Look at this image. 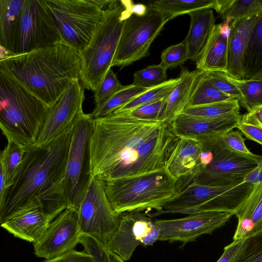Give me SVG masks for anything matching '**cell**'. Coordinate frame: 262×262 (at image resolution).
<instances>
[{
	"label": "cell",
	"mask_w": 262,
	"mask_h": 262,
	"mask_svg": "<svg viewBox=\"0 0 262 262\" xmlns=\"http://www.w3.org/2000/svg\"><path fill=\"white\" fill-rule=\"evenodd\" d=\"M219 136L224 145L230 151L255 159H259V156L254 154L247 148L245 144V138L243 137L239 130L231 129Z\"/></svg>",
	"instance_id": "41"
},
{
	"label": "cell",
	"mask_w": 262,
	"mask_h": 262,
	"mask_svg": "<svg viewBox=\"0 0 262 262\" xmlns=\"http://www.w3.org/2000/svg\"><path fill=\"white\" fill-rule=\"evenodd\" d=\"M168 21L169 19L150 6L145 15L132 14L126 18L112 67L116 66L121 69L148 56L151 43Z\"/></svg>",
	"instance_id": "11"
},
{
	"label": "cell",
	"mask_w": 262,
	"mask_h": 262,
	"mask_svg": "<svg viewBox=\"0 0 262 262\" xmlns=\"http://www.w3.org/2000/svg\"><path fill=\"white\" fill-rule=\"evenodd\" d=\"M241 118L239 112L214 118H202L182 113L174 118L172 125L179 137L199 140L222 134L235 128Z\"/></svg>",
	"instance_id": "18"
},
{
	"label": "cell",
	"mask_w": 262,
	"mask_h": 262,
	"mask_svg": "<svg viewBox=\"0 0 262 262\" xmlns=\"http://www.w3.org/2000/svg\"><path fill=\"white\" fill-rule=\"evenodd\" d=\"M180 138L165 120L140 119L127 112L94 119L92 176L106 181L166 168Z\"/></svg>",
	"instance_id": "1"
},
{
	"label": "cell",
	"mask_w": 262,
	"mask_h": 262,
	"mask_svg": "<svg viewBox=\"0 0 262 262\" xmlns=\"http://www.w3.org/2000/svg\"><path fill=\"white\" fill-rule=\"evenodd\" d=\"M235 128H237L247 139L262 145V128L245 123L241 120Z\"/></svg>",
	"instance_id": "45"
},
{
	"label": "cell",
	"mask_w": 262,
	"mask_h": 262,
	"mask_svg": "<svg viewBox=\"0 0 262 262\" xmlns=\"http://www.w3.org/2000/svg\"><path fill=\"white\" fill-rule=\"evenodd\" d=\"M201 71H190L181 66L179 76V81L166 99V108L164 119L172 122L174 118L183 113L187 106L191 95Z\"/></svg>",
	"instance_id": "26"
},
{
	"label": "cell",
	"mask_w": 262,
	"mask_h": 262,
	"mask_svg": "<svg viewBox=\"0 0 262 262\" xmlns=\"http://www.w3.org/2000/svg\"><path fill=\"white\" fill-rule=\"evenodd\" d=\"M130 15L125 1L115 0L104 10L102 19L80 54L84 89L95 92L111 69L124 21Z\"/></svg>",
	"instance_id": "6"
},
{
	"label": "cell",
	"mask_w": 262,
	"mask_h": 262,
	"mask_svg": "<svg viewBox=\"0 0 262 262\" xmlns=\"http://www.w3.org/2000/svg\"><path fill=\"white\" fill-rule=\"evenodd\" d=\"M105 181L93 177L78 210L81 232L104 245L119 227V215L114 210L106 193Z\"/></svg>",
	"instance_id": "12"
},
{
	"label": "cell",
	"mask_w": 262,
	"mask_h": 262,
	"mask_svg": "<svg viewBox=\"0 0 262 262\" xmlns=\"http://www.w3.org/2000/svg\"><path fill=\"white\" fill-rule=\"evenodd\" d=\"M241 121L262 128V105L250 112L242 115Z\"/></svg>",
	"instance_id": "46"
},
{
	"label": "cell",
	"mask_w": 262,
	"mask_h": 262,
	"mask_svg": "<svg viewBox=\"0 0 262 262\" xmlns=\"http://www.w3.org/2000/svg\"><path fill=\"white\" fill-rule=\"evenodd\" d=\"M226 76L240 92L242 98L239 102L248 113L262 105V80H238L226 73Z\"/></svg>",
	"instance_id": "34"
},
{
	"label": "cell",
	"mask_w": 262,
	"mask_h": 262,
	"mask_svg": "<svg viewBox=\"0 0 262 262\" xmlns=\"http://www.w3.org/2000/svg\"><path fill=\"white\" fill-rule=\"evenodd\" d=\"M254 185L243 182L225 186H209L190 183L181 188L154 217L167 213L191 214L204 212H228L234 214L248 196Z\"/></svg>",
	"instance_id": "7"
},
{
	"label": "cell",
	"mask_w": 262,
	"mask_h": 262,
	"mask_svg": "<svg viewBox=\"0 0 262 262\" xmlns=\"http://www.w3.org/2000/svg\"><path fill=\"white\" fill-rule=\"evenodd\" d=\"M244 182L254 185L262 182V156L257 161V166L245 177Z\"/></svg>",
	"instance_id": "48"
},
{
	"label": "cell",
	"mask_w": 262,
	"mask_h": 262,
	"mask_svg": "<svg viewBox=\"0 0 262 262\" xmlns=\"http://www.w3.org/2000/svg\"><path fill=\"white\" fill-rule=\"evenodd\" d=\"M61 42L80 53L104 15L95 0H46Z\"/></svg>",
	"instance_id": "9"
},
{
	"label": "cell",
	"mask_w": 262,
	"mask_h": 262,
	"mask_svg": "<svg viewBox=\"0 0 262 262\" xmlns=\"http://www.w3.org/2000/svg\"><path fill=\"white\" fill-rule=\"evenodd\" d=\"M229 262H262V231L244 239Z\"/></svg>",
	"instance_id": "36"
},
{
	"label": "cell",
	"mask_w": 262,
	"mask_h": 262,
	"mask_svg": "<svg viewBox=\"0 0 262 262\" xmlns=\"http://www.w3.org/2000/svg\"><path fill=\"white\" fill-rule=\"evenodd\" d=\"M0 157V169L6 179L7 189L14 183L23 160L26 147L11 140H8Z\"/></svg>",
	"instance_id": "31"
},
{
	"label": "cell",
	"mask_w": 262,
	"mask_h": 262,
	"mask_svg": "<svg viewBox=\"0 0 262 262\" xmlns=\"http://www.w3.org/2000/svg\"><path fill=\"white\" fill-rule=\"evenodd\" d=\"M202 150L200 140L180 137L170 157L166 169L177 181L192 177L200 169Z\"/></svg>",
	"instance_id": "21"
},
{
	"label": "cell",
	"mask_w": 262,
	"mask_h": 262,
	"mask_svg": "<svg viewBox=\"0 0 262 262\" xmlns=\"http://www.w3.org/2000/svg\"><path fill=\"white\" fill-rule=\"evenodd\" d=\"M94 119L82 112L73 124L64 182L69 207L78 211L93 178L90 163V141Z\"/></svg>",
	"instance_id": "10"
},
{
	"label": "cell",
	"mask_w": 262,
	"mask_h": 262,
	"mask_svg": "<svg viewBox=\"0 0 262 262\" xmlns=\"http://www.w3.org/2000/svg\"><path fill=\"white\" fill-rule=\"evenodd\" d=\"M234 215L228 212L210 211L189 214L177 219H155L160 229L158 241L180 242L183 245L204 234H210L225 225Z\"/></svg>",
	"instance_id": "15"
},
{
	"label": "cell",
	"mask_w": 262,
	"mask_h": 262,
	"mask_svg": "<svg viewBox=\"0 0 262 262\" xmlns=\"http://www.w3.org/2000/svg\"><path fill=\"white\" fill-rule=\"evenodd\" d=\"M119 217V227L106 247L124 261L130 258L139 245L152 246L158 241L160 229L147 213L125 212L120 214Z\"/></svg>",
	"instance_id": "14"
},
{
	"label": "cell",
	"mask_w": 262,
	"mask_h": 262,
	"mask_svg": "<svg viewBox=\"0 0 262 262\" xmlns=\"http://www.w3.org/2000/svg\"><path fill=\"white\" fill-rule=\"evenodd\" d=\"M105 184L107 196L119 215L146 210L159 212L178 191V181L166 168L106 181Z\"/></svg>",
	"instance_id": "5"
},
{
	"label": "cell",
	"mask_w": 262,
	"mask_h": 262,
	"mask_svg": "<svg viewBox=\"0 0 262 262\" xmlns=\"http://www.w3.org/2000/svg\"><path fill=\"white\" fill-rule=\"evenodd\" d=\"M109 257L111 262H125L116 254L108 251Z\"/></svg>",
	"instance_id": "51"
},
{
	"label": "cell",
	"mask_w": 262,
	"mask_h": 262,
	"mask_svg": "<svg viewBox=\"0 0 262 262\" xmlns=\"http://www.w3.org/2000/svg\"><path fill=\"white\" fill-rule=\"evenodd\" d=\"M234 215L238 223L233 241H240L262 231V182L254 187Z\"/></svg>",
	"instance_id": "22"
},
{
	"label": "cell",
	"mask_w": 262,
	"mask_h": 262,
	"mask_svg": "<svg viewBox=\"0 0 262 262\" xmlns=\"http://www.w3.org/2000/svg\"><path fill=\"white\" fill-rule=\"evenodd\" d=\"M239 111V100L234 99L200 106H187L183 113L202 118H214Z\"/></svg>",
	"instance_id": "35"
},
{
	"label": "cell",
	"mask_w": 262,
	"mask_h": 262,
	"mask_svg": "<svg viewBox=\"0 0 262 262\" xmlns=\"http://www.w3.org/2000/svg\"><path fill=\"white\" fill-rule=\"evenodd\" d=\"M0 72L21 84L49 107L73 81L80 80L81 58L62 42L1 57Z\"/></svg>",
	"instance_id": "3"
},
{
	"label": "cell",
	"mask_w": 262,
	"mask_h": 262,
	"mask_svg": "<svg viewBox=\"0 0 262 262\" xmlns=\"http://www.w3.org/2000/svg\"><path fill=\"white\" fill-rule=\"evenodd\" d=\"M52 221L40 209H36L14 216L1 226L15 237L34 244L42 236Z\"/></svg>",
	"instance_id": "23"
},
{
	"label": "cell",
	"mask_w": 262,
	"mask_h": 262,
	"mask_svg": "<svg viewBox=\"0 0 262 262\" xmlns=\"http://www.w3.org/2000/svg\"><path fill=\"white\" fill-rule=\"evenodd\" d=\"M73 125L44 146L26 147L13 184L0 204V224L39 209L53 221L69 207L64 182Z\"/></svg>",
	"instance_id": "2"
},
{
	"label": "cell",
	"mask_w": 262,
	"mask_h": 262,
	"mask_svg": "<svg viewBox=\"0 0 262 262\" xmlns=\"http://www.w3.org/2000/svg\"><path fill=\"white\" fill-rule=\"evenodd\" d=\"M49 107L21 84L0 72V127L7 140L33 145Z\"/></svg>",
	"instance_id": "4"
},
{
	"label": "cell",
	"mask_w": 262,
	"mask_h": 262,
	"mask_svg": "<svg viewBox=\"0 0 262 262\" xmlns=\"http://www.w3.org/2000/svg\"><path fill=\"white\" fill-rule=\"evenodd\" d=\"M84 250L90 254L95 262H111L106 245L94 238L83 235L80 240Z\"/></svg>",
	"instance_id": "42"
},
{
	"label": "cell",
	"mask_w": 262,
	"mask_h": 262,
	"mask_svg": "<svg viewBox=\"0 0 262 262\" xmlns=\"http://www.w3.org/2000/svg\"><path fill=\"white\" fill-rule=\"evenodd\" d=\"M149 6L162 13L169 20L181 15L207 8L216 9L217 0H160Z\"/></svg>",
	"instance_id": "28"
},
{
	"label": "cell",
	"mask_w": 262,
	"mask_h": 262,
	"mask_svg": "<svg viewBox=\"0 0 262 262\" xmlns=\"http://www.w3.org/2000/svg\"><path fill=\"white\" fill-rule=\"evenodd\" d=\"M122 86L115 73L110 69L94 92L95 107H98L106 101Z\"/></svg>",
	"instance_id": "38"
},
{
	"label": "cell",
	"mask_w": 262,
	"mask_h": 262,
	"mask_svg": "<svg viewBox=\"0 0 262 262\" xmlns=\"http://www.w3.org/2000/svg\"><path fill=\"white\" fill-rule=\"evenodd\" d=\"M128 9L131 15L143 16L146 13L148 6L143 4H134L132 1H129Z\"/></svg>",
	"instance_id": "49"
},
{
	"label": "cell",
	"mask_w": 262,
	"mask_h": 262,
	"mask_svg": "<svg viewBox=\"0 0 262 262\" xmlns=\"http://www.w3.org/2000/svg\"><path fill=\"white\" fill-rule=\"evenodd\" d=\"M216 12L230 23L262 12V0H217Z\"/></svg>",
	"instance_id": "29"
},
{
	"label": "cell",
	"mask_w": 262,
	"mask_h": 262,
	"mask_svg": "<svg viewBox=\"0 0 262 262\" xmlns=\"http://www.w3.org/2000/svg\"><path fill=\"white\" fill-rule=\"evenodd\" d=\"M219 135L199 139L202 147L200 169L192 177L178 181L179 190L190 183L209 186L240 184L257 166L258 159L230 151Z\"/></svg>",
	"instance_id": "8"
},
{
	"label": "cell",
	"mask_w": 262,
	"mask_h": 262,
	"mask_svg": "<svg viewBox=\"0 0 262 262\" xmlns=\"http://www.w3.org/2000/svg\"><path fill=\"white\" fill-rule=\"evenodd\" d=\"M166 108V99H163L139 106L127 112L138 119L159 121L165 120Z\"/></svg>",
	"instance_id": "40"
},
{
	"label": "cell",
	"mask_w": 262,
	"mask_h": 262,
	"mask_svg": "<svg viewBox=\"0 0 262 262\" xmlns=\"http://www.w3.org/2000/svg\"><path fill=\"white\" fill-rule=\"evenodd\" d=\"M82 236L78 211L68 207L50 223L42 236L33 244L34 254L45 259L54 258L74 249Z\"/></svg>",
	"instance_id": "17"
},
{
	"label": "cell",
	"mask_w": 262,
	"mask_h": 262,
	"mask_svg": "<svg viewBox=\"0 0 262 262\" xmlns=\"http://www.w3.org/2000/svg\"><path fill=\"white\" fill-rule=\"evenodd\" d=\"M42 262H95L93 256L85 251L70 250L56 257Z\"/></svg>",
	"instance_id": "44"
},
{
	"label": "cell",
	"mask_w": 262,
	"mask_h": 262,
	"mask_svg": "<svg viewBox=\"0 0 262 262\" xmlns=\"http://www.w3.org/2000/svg\"><path fill=\"white\" fill-rule=\"evenodd\" d=\"M6 189L5 177L3 170L0 169V204L4 199Z\"/></svg>",
	"instance_id": "50"
},
{
	"label": "cell",
	"mask_w": 262,
	"mask_h": 262,
	"mask_svg": "<svg viewBox=\"0 0 262 262\" xmlns=\"http://www.w3.org/2000/svg\"><path fill=\"white\" fill-rule=\"evenodd\" d=\"M150 89L133 84L123 85L119 91L106 101L98 107H95L90 114L94 119L107 116Z\"/></svg>",
	"instance_id": "32"
},
{
	"label": "cell",
	"mask_w": 262,
	"mask_h": 262,
	"mask_svg": "<svg viewBox=\"0 0 262 262\" xmlns=\"http://www.w3.org/2000/svg\"><path fill=\"white\" fill-rule=\"evenodd\" d=\"M213 84L223 93L233 99L241 100L242 96L238 89L226 78V73L222 72H207Z\"/></svg>",
	"instance_id": "43"
},
{
	"label": "cell",
	"mask_w": 262,
	"mask_h": 262,
	"mask_svg": "<svg viewBox=\"0 0 262 262\" xmlns=\"http://www.w3.org/2000/svg\"><path fill=\"white\" fill-rule=\"evenodd\" d=\"M187 46L183 40L164 49L161 54V64L166 69L181 66L188 60Z\"/></svg>",
	"instance_id": "39"
},
{
	"label": "cell",
	"mask_w": 262,
	"mask_h": 262,
	"mask_svg": "<svg viewBox=\"0 0 262 262\" xmlns=\"http://www.w3.org/2000/svg\"><path fill=\"white\" fill-rule=\"evenodd\" d=\"M260 14L232 20L229 24L226 73L231 78L244 79L245 54L251 31Z\"/></svg>",
	"instance_id": "19"
},
{
	"label": "cell",
	"mask_w": 262,
	"mask_h": 262,
	"mask_svg": "<svg viewBox=\"0 0 262 262\" xmlns=\"http://www.w3.org/2000/svg\"><path fill=\"white\" fill-rule=\"evenodd\" d=\"M84 89L80 80H74L55 104L49 107L33 146L42 147L71 127L77 117L83 112Z\"/></svg>",
	"instance_id": "16"
},
{
	"label": "cell",
	"mask_w": 262,
	"mask_h": 262,
	"mask_svg": "<svg viewBox=\"0 0 262 262\" xmlns=\"http://www.w3.org/2000/svg\"><path fill=\"white\" fill-rule=\"evenodd\" d=\"M166 71L161 63L148 66L134 73L132 84L144 88H154L167 80Z\"/></svg>",
	"instance_id": "37"
},
{
	"label": "cell",
	"mask_w": 262,
	"mask_h": 262,
	"mask_svg": "<svg viewBox=\"0 0 262 262\" xmlns=\"http://www.w3.org/2000/svg\"><path fill=\"white\" fill-rule=\"evenodd\" d=\"M25 0H0L1 49L16 54Z\"/></svg>",
	"instance_id": "24"
},
{
	"label": "cell",
	"mask_w": 262,
	"mask_h": 262,
	"mask_svg": "<svg viewBox=\"0 0 262 262\" xmlns=\"http://www.w3.org/2000/svg\"><path fill=\"white\" fill-rule=\"evenodd\" d=\"M61 42L46 0H25L16 54Z\"/></svg>",
	"instance_id": "13"
},
{
	"label": "cell",
	"mask_w": 262,
	"mask_h": 262,
	"mask_svg": "<svg viewBox=\"0 0 262 262\" xmlns=\"http://www.w3.org/2000/svg\"><path fill=\"white\" fill-rule=\"evenodd\" d=\"M229 24V22L224 21L214 26L195 63L196 70L206 72L226 73Z\"/></svg>",
	"instance_id": "20"
},
{
	"label": "cell",
	"mask_w": 262,
	"mask_h": 262,
	"mask_svg": "<svg viewBox=\"0 0 262 262\" xmlns=\"http://www.w3.org/2000/svg\"><path fill=\"white\" fill-rule=\"evenodd\" d=\"M244 80H262V12L254 26L244 57Z\"/></svg>",
	"instance_id": "27"
},
{
	"label": "cell",
	"mask_w": 262,
	"mask_h": 262,
	"mask_svg": "<svg viewBox=\"0 0 262 262\" xmlns=\"http://www.w3.org/2000/svg\"><path fill=\"white\" fill-rule=\"evenodd\" d=\"M179 81V77L176 78L167 80L163 83L149 89L135 97L114 112H128L142 105L163 99H167L178 84Z\"/></svg>",
	"instance_id": "33"
},
{
	"label": "cell",
	"mask_w": 262,
	"mask_h": 262,
	"mask_svg": "<svg viewBox=\"0 0 262 262\" xmlns=\"http://www.w3.org/2000/svg\"><path fill=\"white\" fill-rule=\"evenodd\" d=\"M188 15L190 18L189 29L184 41L189 59L196 63L215 25V18L211 8L196 10Z\"/></svg>",
	"instance_id": "25"
},
{
	"label": "cell",
	"mask_w": 262,
	"mask_h": 262,
	"mask_svg": "<svg viewBox=\"0 0 262 262\" xmlns=\"http://www.w3.org/2000/svg\"><path fill=\"white\" fill-rule=\"evenodd\" d=\"M232 99H234L215 87L206 72L201 71L187 106H200Z\"/></svg>",
	"instance_id": "30"
},
{
	"label": "cell",
	"mask_w": 262,
	"mask_h": 262,
	"mask_svg": "<svg viewBox=\"0 0 262 262\" xmlns=\"http://www.w3.org/2000/svg\"><path fill=\"white\" fill-rule=\"evenodd\" d=\"M242 241H233L231 244L225 247L222 255L216 262H229L239 250Z\"/></svg>",
	"instance_id": "47"
}]
</instances>
